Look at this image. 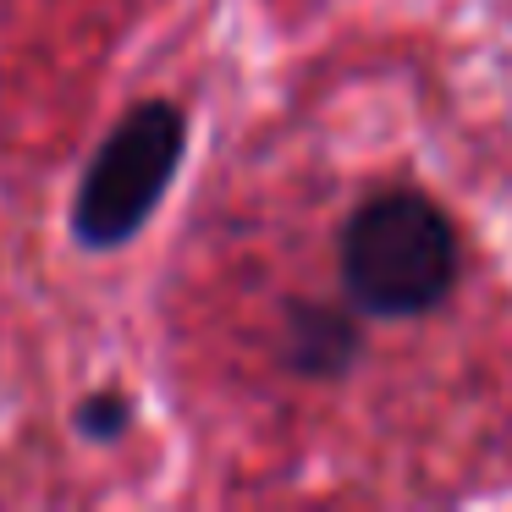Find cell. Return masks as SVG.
Masks as SVG:
<instances>
[{
    "mask_svg": "<svg viewBox=\"0 0 512 512\" xmlns=\"http://www.w3.org/2000/svg\"><path fill=\"white\" fill-rule=\"evenodd\" d=\"M342 287L386 320L441 309L457 287V226L424 193H375L342 226Z\"/></svg>",
    "mask_w": 512,
    "mask_h": 512,
    "instance_id": "6da1fadb",
    "label": "cell"
},
{
    "mask_svg": "<svg viewBox=\"0 0 512 512\" xmlns=\"http://www.w3.org/2000/svg\"><path fill=\"white\" fill-rule=\"evenodd\" d=\"M188 149V116L166 100H149L116 122L100 155L83 171L78 204H72V237L83 248H116L155 215L160 193L177 177Z\"/></svg>",
    "mask_w": 512,
    "mask_h": 512,
    "instance_id": "7a4b0ae2",
    "label": "cell"
},
{
    "mask_svg": "<svg viewBox=\"0 0 512 512\" xmlns=\"http://www.w3.org/2000/svg\"><path fill=\"white\" fill-rule=\"evenodd\" d=\"M358 358V325L331 303H292L287 314V364L303 380H336Z\"/></svg>",
    "mask_w": 512,
    "mask_h": 512,
    "instance_id": "3957f363",
    "label": "cell"
},
{
    "mask_svg": "<svg viewBox=\"0 0 512 512\" xmlns=\"http://www.w3.org/2000/svg\"><path fill=\"white\" fill-rule=\"evenodd\" d=\"M127 419H133V408H127V397H116V391H100V397H89L78 408V430L94 435V441H116V435L127 430Z\"/></svg>",
    "mask_w": 512,
    "mask_h": 512,
    "instance_id": "277c9868",
    "label": "cell"
}]
</instances>
